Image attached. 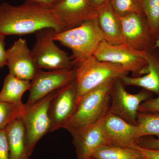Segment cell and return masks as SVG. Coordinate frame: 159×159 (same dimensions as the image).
Masks as SVG:
<instances>
[{
  "label": "cell",
  "instance_id": "6da1fadb",
  "mask_svg": "<svg viewBox=\"0 0 159 159\" xmlns=\"http://www.w3.org/2000/svg\"><path fill=\"white\" fill-rule=\"evenodd\" d=\"M53 29L56 33L64 27L51 9L28 2L20 6L7 3L0 6V33L23 35L41 29Z\"/></svg>",
  "mask_w": 159,
  "mask_h": 159
},
{
  "label": "cell",
  "instance_id": "7a4b0ae2",
  "mask_svg": "<svg viewBox=\"0 0 159 159\" xmlns=\"http://www.w3.org/2000/svg\"><path fill=\"white\" fill-rule=\"evenodd\" d=\"M116 79L109 80L80 98L64 127L71 135L92 126L104 118L109 110L111 91Z\"/></svg>",
  "mask_w": 159,
  "mask_h": 159
},
{
  "label": "cell",
  "instance_id": "3957f363",
  "mask_svg": "<svg viewBox=\"0 0 159 159\" xmlns=\"http://www.w3.org/2000/svg\"><path fill=\"white\" fill-rule=\"evenodd\" d=\"M54 39L72 51L71 57L75 65L94 55L104 39L97 17L76 28L55 33Z\"/></svg>",
  "mask_w": 159,
  "mask_h": 159
},
{
  "label": "cell",
  "instance_id": "277c9868",
  "mask_svg": "<svg viewBox=\"0 0 159 159\" xmlns=\"http://www.w3.org/2000/svg\"><path fill=\"white\" fill-rule=\"evenodd\" d=\"M77 103L90 91L109 80L126 76L129 72L119 65L100 61L94 55L75 64Z\"/></svg>",
  "mask_w": 159,
  "mask_h": 159
},
{
  "label": "cell",
  "instance_id": "5b68a950",
  "mask_svg": "<svg viewBox=\"0 0 159 159\" xmlns=\"http://www.w3.org/2000/svg\"><path fill=\"white\" fill-rule=\"evenodd\" d=\"M55 33L53 29H41L35 33L36 41L31 52L38 70H70L75 66L72 57L54 43Z\"/></svg>",
  "mask_w": 159,
  "mask_h": 159
},
{
  "label": "cell",
  "instance_id": "8992f818",
  "mask_svg": "<svg viewBox=\"0 0 159 159\" xmlns=\"http://www.w3.org/2000/svg\"><path fill=\"white\" fill-rule=\"evenodd\" d=\"M147 51H139L125 44L113 45L103 40L94 56L100 61L112 63L125 68L133 77H139L147 73Z\"/></svg>",
  "mask_w": 159,
  "mask_h": 159
},
{
  "label": "cell",
  "instance_id": "52a82bcc",
  "mask_svg": "<svg viewBox=\"0 0 159 159\" xmlns=\"http://www.w3.org/2000/svg\"><path fill=\"white\" fill-rule=\"evenodd\" d=\"M56 91L33 104H25V111L21 118L25 132L27 148L30 156L38 142L46 134L51 132L48 107Z\"/></svg>",
  "mask_w": 159,
  "mask_h": 159
},
{
  "label": "cell",
  "instance_id": "ba28073f",
  "mask_svg": "<svg viewBox=\"0 0 159 159\" xmlns=\"http://www.w3.org/2000/svg\"><path fill=\"white\" fill-rule=\"evenodd\" d=\"M120 78L114 81L111 93L109 111L131 124L137 125L139 107L142 102L152 98V93L145 89L138 93H129Z\"/></svg>",
  "mask_w": 159,
  "mask_h": 159
},
{
  "label": "cell",
  "instance_id": "9c48e42d",
  "mask_svg": "<svg viewBox=\"0 0 159 159\" xmlns=\"http://www.w3.org/2000/svg\"><path fill=\"white\" fill-rule=\"evenodd\" d=\"M119 18L123 44L141 51H147L153 48L156 37L145 14L131 13Z\"/></svg>",
  "mask_w": 159,
  "mask_h": 159
},
{
  "label": "cell",
  "instance_id": "30bf717a",
  "mask_svg": "<svg viewBox=\"0 0 159 159\" xmlns=\"http://www.w3.org/2000/svg\"><path fill=\"white\" fill-rule=\"evenodd\" d=\"M75 67L72 69L44 71L38 70L31 82L26 104L31 105L49 94L64 87L76 80Z\"/></svg>",
  "mask_w": 159,
  "mask_h": 159
},
{
  "label": "cell",
  "instance_id": "8fae6325",
  "mask_svg": "<svg viewBox=\"0 0 159 159\" xmlns=\"http://www.w3.org/2000/svg\"><path fill=\"white\" fill-rule=\"evenodd\" d=\"M77 104L76 81L55 92L49 104L51 132L64 128L74 114Z\"/></svg>",
  "mask_w": 159,
  "mask_h": 159
},
{
  "label": "cell",
  "instance_id": "7c38bea8",
  "mask_svg": "<svg viewBox=\"0 0 159 159\" xmlns=\"http://www.w3.org/2000/svg\"><path fill=\"white\" fill-rule=\"evenodd\" d=\"M51 9L62 23L65 30L97 18L98 12L89 0H59Z\"/></svg>",
  "mask_w": 159,
  "mask_h": 159
},
{
  "label": "cell",
  "instance_id": "4fadbf2b",
  "mask_svg": "<svg viewBox=\"0 0 159 159\" xmlns=\"http://www.w3.org/2000/svg\"><path fill=\"white\" fill-rule=\"evenodd\" d=\"M6 60L9 74L24 80L31 81L38 69L31 50L25 39L20 38L6 50Z\"/></svg>",
  "mask_w": 159,
  "mask_h": 159
},
{
  "label": "cell",
  "instance_id": "5bb4252c",
  "mask_svg": "<svg viewBox=\"0 0 159 159\" xmlns=\"http://www.w3.org/2000/svg\"><path fill=\"white\" fill-rule=\"evenodd\" d=\"M103 125L111 144L130 147L141 138L138 125L127 122L109 110L103 118Z\"/></svg>",
  "mask_w": 159,
  "mask_h": 159
},
{
  "label": "cell",
  "instance_id": "9a60e30c",
  "mask_svg": "<svg viewBox=\"0 0 159 159\" xmlns=\"http://www.w3.org/2000/svg\"><path fill=\"white\" fill-rule=\"evenodd\" d=\"M103 119L83 130L72 134L77 159H89L100 146L111 144L106 134Z\"/></svg>",
  "mask_w": 159,
  "mask_h": 159
},
{
  "label": "cell",
  "instance_id": "2e32d148",
  "mask_svg": "<svg viewBox=\"0 0 159 159\" xmlns=\"http://www.w3.org/2000/svg\"><path fill=\"white\" fill-rule=\"evenodd\" d=\"M147 73L139 77L126 76L120 78L124 85L134 86L159 96V53L154 51V47L147 51Z\"/></svg>",
  "mask_w": 159,
  "mask_h": 159
},
{
  "label": "cell",
  "instance_id": "e0dca14e",
  "mask_svg": "<svg viewBox=\"0 0 159 159\" xmlns=\"http://www.w3.org/2000/svg\"><path fill=\"white\" fill-rule=\"evenodd\" d=\"M97 19L104 40L111 44H123L120 18L110 1L98 9Z\"/></svg>",
  "mask_w": 159,
  "mask_h": 159
},
{
  "label": "cell",
  "instance_id": "ac0fdd59",
  "mask_svg": "<svg viewBox=\"0 0 159 159\" xmlns=\"http://www.w3.org/2000/svg\"><path fill=\"white\" fill-rule=\"evenodd\" d=\"M10 159H30L25 132L21 117L15 119L6 128Z\"/></svg>",
  "mask_w": 159,
  "mask_h": 159
},
{
  "label": "cell",
  "instance_id": "d6986e66",
  "mask_svg": "<svg viewBox=\"0 0 159 159\" xmlns=\"http://www.w3.org/2000/svg\"><path fill=\"white\" fill-rule=\"evenodd\" d=\"M30 86V81L20 79L9 74L4 80L0 92V100L16 105H24L22 97L26 91L29 90Z\"/></svg>",
  "mask_w": 159,
  "mask_h": 159
},
{
  "label": "cell",
  "instance_id": "ffe728a7",
  "mask_svg": "<svg viewBox=\"0 0 159 159\" xmlns=\"http://www.w3.org/2000/svg\"><path fill=\"white\" fill-rule=\"evenodd\" d=\"M143 157L139 152L131 147L107 144L100 146L91 158L93 159H138Z\"/></svg>",
  "mask_w": 159,
  "mask_h": 159
},
{
  "label": "cell",
  "instance_id": "44dd1931",
  "mask_svg": "<svg viewBox=\"0 0 159 159\" xmlns=\"http://www.w3.org/2000/svg\"><path fill=\"white\" fill-rule=\"evenodd\" d=\"M137 122L141 138L156 136L159 138V112H139Z\"/></svg>",
  "mask_w": 159,
  "mask_h": 159
},
{
  "label": "cell",
  "instance_id": "7402d4cb",
  "mask_svg": "<svg viewBox=\"0 0 159 159\" xmlns=\"http://www.w3.org/2000/svg\"><path fill=\"white\" fill-rule=\"evenodd\" d=\"M25 104L16 105L0 100V130L5 129L15 119L21 117Z\"/></svg>",
  "mask_w": 159,
  "mask_h": 159
},
{
  "label": "cell",
  "instance_id": "603a6c76",
  "mask_svg": "<svg viewBox=\"0 0 159 159\" xmlns=\"http://www.w3.org/2000/svg\"><path fill=\"white\" fill-rule=\"evenodd\" d=\"M142 10L156 37L159 31V0H141Z\"/></svg>",
  "mask_w": 159,
  "mask_h": 159
},
{
  "label": "cell",
  "instance_id": "cb8c5ba5",
  "mask_svg": "<svg viewBox=\"0 0 159 159\" xmlns=\"http://www.w3.org/2000/svg\"><path fill=\"white\" fill-rule=\"evenodd\" d=\"M110 2L115 13L119 17L134 13L144 14L141 0H110Z\"/></svg>",
  "mask_w": 159,
  "mask_h": 159
},
{
  "label": "cell",
  "instance_id": "d4e9b609",
  "mask_svg": "<svg viewBox=\"0 0 159 159\" xmlns=\"http://www.w3.org/2000/svg\"><path fill=\"white\" fill-rule=\"evenodd\" d=\"M136 143L142 148L150 150H159V138L145 136L139 139Z\"/></svg>",
  "mask_w": 159,
  "mask_h": 159
},
{
  "label": "cell",
  "instance_id": "484cf974",
  "mask_svg": "<svg viewBox=\"0 0 159 159\" xmlns=\"http://www.w3.org/2000/svg\"><path fill=\"white\" fill-rule=\"evenodd\" d=\"M140 112H159V96L142 102L139 107Z\"/></svg>",
  "mask_w": 159,
  "mask_h": 159
},
{
  "label": "cell",
  "instance_id": "4316f807",
  "mask_svg": "<svg viewBox=\"0 0 159 159\" xmlns=\"http://www.w3.org/2000/svg\"><path fill=\"white\" fill-rule=\"evenodd\" d=\"M0 159H10L6 129L0 130Z\"/></svg>",
  "mask_w": 159,
  "mask_h": 159
},
{
  "label": "cell",
  "instance_id": "83f0119b",
  "mask_svg": "<svg viewBox=\"0 0 159 159\" xmlns=\"http://www.w3.org/2000/svg\"><path fill=\"white\" fill-rule=\"evenodd\" d=\"M142 154L143 156L149 159H159V150H150L142 148L137 145L136 143L131 146Z\"/></svg>",
  "mask_w": 159,
  "mask_h": 159
},
{
  "label": "cell",
  "instance_id": "f1b7e54d",
  "mask_svg": "<svg viewBox=\"0 0 159 159\" xmlns=\"http://www.w3.org/2000/svg\"><path fill=\"white\" fill-rule=\"evenodd\" d=\"M6 35L0 33V69L7 64L6 50L5 49Z\"/></svg>",
  "mask_w": 159,
  "mask_h": 159
},
{
  "label": "cell",
  "instance_id": "f546056e",
  "mask_svg": "<svg viewBox=\"0 0 159 159\" xmlns=\"http://www.w3.org/2000/svg\"><path fill=\"white\" fill-rule=\"evenodd\" d=\"M28 2L51 9L59 0H27Z\"/></svg>",
  "mask_w": 159,
  "mask_h": 159
},
{
  "label": "cell",
  "instance_id": "4dcf8cb0",
  "mask_svg": "<svg viewBox=\"0 0 159 159\" xmlns=\"http://www.w3.org/2000/svg\"><path fill=\"white\" fill-rule=\"evenodd\" d=\"M92 5L96 9H99L100 7L104 6L110 0H89Z\"/></svg>",
  "mask_w": 159,
  "mask_h": 159
},
{
  "label": "cell",
  "instance_id": "1f68e13d",
  "mask_svg": "<svg viewBox=\"0 0 159 159\" xmlns=\"http://www.w3.org/2000/svg\"><path fill=\"white\" fill-rule=\"evenodd\" d=\"M154 48H157L159 50V31L158 34L157 35L156 38L155 42Z\"/></svg>",
  "mask_w": 159,
  "mask_h": 159
},
{
  "label": "cell",
  "instance_id": "d6a6232c",
  "mask_svg": "<svg viewBox=\"0 0 159 159\" xmlns=\"http://www.w3.org/2000/svg\"><path fill=\"white\" fill-rule=\"evenodd\" d=\"M138 159H149L148 158H147L143 156L142 157H141L139 158Z\"/></svg>",
  "mask_w": 159,
  "mask_h": 159
},
{
  "label": "cell",
  "instance_id": "836d02e7",
  "mask_svg": "<svg viewBox=\"0 0 159 159\" xmlns=\"http://www.w3.org/2000/svg\"><path fill=\"white\" fill-rule=\"evenodd\" d=\"M92 159V158H90V159Z\"/></svg>",
  "mask_w": 159,
  "mask_h": 159
}]
</instances>
